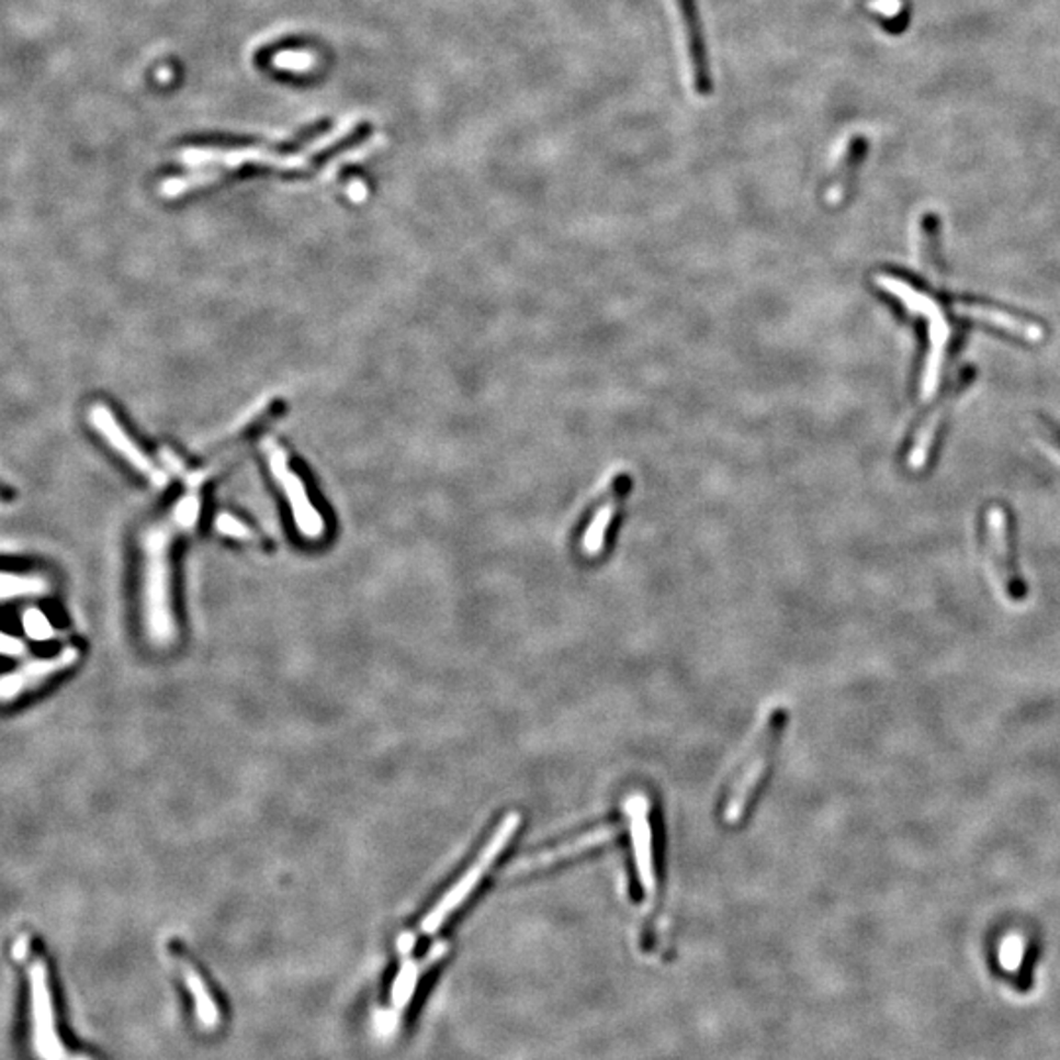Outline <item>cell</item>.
<instances>
[{
    "instance_id": "cell-13",
    "label": "cell",
    "mask_w": 1060,
    "mask_h": 1060,
    "mask_svg": "<svg viewBox=\"0 0 1060 1060\" xmlns=\"http://www.w3.org/2000/svg\"><path fill=\"white\" fill-rule=\"evenodd\" d=\"M676 2H678L681 22L686 26L689 61H691V74H693L696 91L701 97H709V94L713 93V77H711L709 56H707L703 24H701V19H699L698 0H676Z\"/></svg>"
},
{
    "instance_id": "cell-17",
    "label": "cell",
    "mask_w": 1060,
    "mask_h": 1060,
    "mask_svg": "<svg viewBox=\"0 0 1060 1060\" xmlns=\"http://www.w3.org/2000/svg\"><path fill=\"white\" fill-rule=\"evenodd\" d=\"M448 950L447 940H440L435 949L428 952L425 958H407L403 962V967L399 970V977L395 980L393 984V992H391V1005H393V1012L401 1015L407 1007H409L410 1000L415 995V990L419 986L420 978L427 974L430 968L437 965L440 958L444 957V952Z\"/></svg>"
},
{
    "instance_id": "cell-5",
    "label": "cell",
    "mask_w": 1060,
    "mask_h": 1060,
    "mask_svg": "<svg viewBox=\"0 0 1060 1060\" xmlns=\"http://www.w3.org/2000/svg\"><path fill=\"white\" fill-rule=\"evenodd\" d=\"M780 713L768 719L764 726V733L756 738L751 753L744 758L743 766L738 768L735 780L731 783V791L726 798L725 821L736 823L741 821L748 803L753 800L754 793L758 790V783L763 781L766 768L770 764V753H773L776 735L780 733Z\"/></svg>"
},
{
    "instance_id": "cell-21",
    "label": "cell",
    "mask_w": 1060,
    "mask_h": 1060,
    "mask_svg": "<svg viewBox=\"0 0 1060 1060\" xmlns=\"http://www.w3.org/2000/svg\"><path fill=\"white\" fill-rule=\"evenodd\" d=\"M47 591H49V582L46 577L36 576V574L0 572V601L44 596Z\"/></svg>"
},
{
    "instance_id": "cell-2",
    "label": "cell",
    "mask_w": 1060,
    "mask_h": 1060,
    "mask_svg": "<svg viewBox=\"0 0 1060 1060\" xmlns=\"http://www.w3.org/2000/svg\"><path fill=\"white\" fill-rule=\"evenodd\" d=\"M519 825H521V815L519 813H509L507 817L503 819L499 827L495 828L494 835L487 841L484 850L475 858L472 866L465 870V875L460 876V880L444 893V898L428 912L425 920L420 921V935H435L444 925V921L452 913L456 912L458 907L472 895L475 888L484 880L487 870L501 856L503 848L507 847L509 841L515 837Z\"/></svg>"
},
{
    "instance_id": "cell-16",
    "label": "cell",
    "mask_w": 1060,
    "mask_h": 1060,
    "mask_svg": "<svg viewBox=\"0 0 1060 1060\" xmlns=\"http://www.w3.org/2000/svg\"><path fill=\"white\" fill-rule=\"evenodd\" d=\"M629 492V480L619 477L607 494L599 499L596 511L591 515V521L587 522L584 537H582V549L586 556H597L604 549L607 530L611 527L614 512L619 511V503L623 501L624 495Z\"/></svg>"
},
{
    "instance_id": "cell-7",
    "label": "cell",
    "mask_w": 1060,
    "mask_h": 1060,
    "mask_svg": "<svg viewBox=\"0 0 1060 1060\" xmlns=\"http://www.w3.org/2000/svg\"><path fill=\"white\" fill-rule=\"evenodd\" d=\"M263 450L268 454L271 474L280 482L281 489L287 497L289 507L293 511V519H295V525L301 530V534L307 537L308 540L320 539L325 534V521L318 515L317 509L313 507V503L305 492V485L298 480V475L293 470H289L285 452L271 440L263 442Z\"/></svg>"
},
{
    "instance_id": "cell-15",
    "label": "cell",
    "mask_w": 1060,
    "mask_h": 1060,
    "mask_svg": "<svg viewBox=\"0 0 1060 1060\" xmlns=\"http://www.w3.org/2000/svg\"><path fill=\"white\" fill-rule=\"evenodd\" d=\"M171 958L176 962V967L179 968V974L183 978L185 982L187 992L193 997V1004H195V1014L199 1017V1022L206 1029H214L221 1024V1004L216 1000L211 986L206 984L205 977L203 972L195 967V962L191 958L187 957L185 952L181 949L171 950Z\"/></svg>"
},
{
    "instance_id": "cell-23",
    "label": "cell",
    "mask_w": 1060,
    "mask_h": 1060,
    "mask_svg": "<svg viewBox=\"0 0 1060 1060\" xmlns=\"http://www.w3.org/2000/svg\"><path fill=\"white\" fill-rule=\"evenodd\" d=\"M26 652H29V649H26L24 641H20V639L12 636V634L0 633V654L20 658V656H24Z\"/></svg>"
},
{
    "instance_id": "cell-12",
    "label": "cell",
    "mask_w": 1060,
    "mask_h": 1060,
    "mask_svg": "<svg viewBox=\"0 0 1060 1060\" xmlns=\"http://www.w3.org/2000/svg\"><path fill=\"white\" fill-rule=\"evenodd\" d=\"M629 819H631V837H633L634 860L641 878V886L649 898L656 893V868H654V845H652L651 817H649V800L644 796H631L627 803Z\"/></svg>"
},
{
    "instance_id": "cell-1",
    "label": "cell",
    "mask_w": 1060,
    "mask_h": 1060,
    "mask_svg": "<svg viewBox=\"0 0 1060 1060\" xmlns=\"http://www.w3.org/2000/svg\"><path fill=\"white\" fill-rule=\"evenodd\" d=\"M201 503L196 497L179 501L168 521L144 532L142 552V623L156 649H168L177 639L176 611L171 596V544L179 530L193 527Z\"/></svg>"
},
{
    "instance_id": "cell-11",
    "label": "cell",
    "mask_w": 1060,
    "mask_h": 1060,
    "mask_svg": "<svg viewBox=\"0 0 1060 1060\" xmlns=\"http://www.w3.org/2000/svg\"><path fill=\"white\" fill-rule=\"evenodd\" d=\"M77 658H79L77 649H64L56 656L24 662L16 670L0 676V703H9L29 693L30 689L37 688L46 679L56 676L57 672L71 668Z\"/></svg>"
},
{
    "instance_id": "cell-24",
    "label": "cell",
    "mask_w": 1060,
    "mask_h": 1060,
    "mask_svg": "<svg viewBox=\"0 0 1060 1060\" xmlns=\"http://www.w3.org/2000/svg\"><path fill=\"white\" fill-rule=\"evenodd\" d=\"M902 0H876L875 10H878L886 19H902Z\"/></svg>"
},
{
    "instance_id": "cell-20",
    "label": "cell",
    "mask_w": 1060,
    "mask_h": 1060,
    "mask_svg": "<svg viewBox=\"0 0 1060 1060\" xmlns=\"http://www.w3.org/2000/svg\"><path fill=\"white\" fill-rule=\"evenodd\" d=\"M939 236V216L933 213L923 214L920 226V260L921 268L925 273H929L931 278H939L943 273Z\"/></svg>"
},
{
    "instance_id": "cell-4",
    "label": "cell",
    "mask_w": 1060,
    "mask_h": 1060,
    "mask_svg": "<svg viewBox=\"0 0 1060 1060\" xmlns=\"http://www.w3.org/2000/svg\"><path fill=\"white\" fill-rule=\"evenodd\" d=\"M30 1042L37 1060H74L57 1033L46 962L36 957L29 967Z\"/></svg>"
},
{
    "instance_id": "cell-25",
    "label": "cell",
    "mask_w": 1060,
    "mask_h": 1060,
    "mask_svg": "<svg viewBox=\"0 0 1060 1060\" xmlns=\"http://www.w3.org/2000/svg\"><path fill=\"white\" fill-rule=\"evenodd\" d=\"M1039 428H1041L1042 437L1047 438L1051 442L1052 447L1057 448L1060 452V425H1057L1055 420L1049 419V417H1041V422H1039Z\"/></svg>"
},
{
    "instance_id": "cell-22",
    "label": "cell",
    "mask_w": 1060,
    "mask_h": 1060,
    "mask_svg": "<svg viewBox=\"0 0 1060 1060\" xmlns=\"http://www.w3.org/2000/svg\"><path fill=\"white\" fill-rule=\"evenodd\" d=\"M216 529L221 530L226 537H234V539L250 540L253 539L251 530L244 525V522L236 521L234 517H226V515H221L218 521H216Z\"/></svg>"
},
{
    "instance_id": "cell-10",
    "label": "cell",
    "mask_w": 1060,
    "mask_h": 1060,
    "mask_svg": "<svg viewBox=\"0 0 1060 1060\" xmlns=\"http://www.w3.org/2000/svg\"><path fill=\"white\" fill-rule=\"evenodd\" d=\"M89 420L93 425L94 430L101 435V437L109 442V447L119 452L128 464L138 470L146 480H149L151 484L161 487L163 484H168V475L163 474L159 470L158 465L154 464L144 452L142 448L132 440L126 430L122 428L121 422L114 419L112 410L103 405V403H94L91 410H89Z\"/></svg>"
},
{
    "instance_id": "cell-3",
    "label": "cell",
    "mask_w": 1060,
    "mask_h": 1060,
    "mask_svg": "<svg viewBox=\"0 0 1060 1060\" xmlns=\"http://www.w3.org/2000/svg\"><path fill=\"white\" fill-rule=\"evenodd\" d=\"M876 281H878L880 287L890 291L892 295L900 298L903 305H907L912 311H917L929 320L931 356L927 372H925V385H923L925 395H929L931 390L937 383L945 358L949 353V346H952V328L943 315L940 301H937V298L933 301L923 289L912 285V281L893 278L890 273H880Z\"/></svg>"
},
{
    "instance_id": "cell-6",
    "label": "cell",
    "mask_w": 1060,
    "mask_h": 1060,
    "mask_svg": "<svg viewBox=\"0 0 1060 1060\" xmlns=\"http://www.w3.org/2000/svg\"><path fill=\"white\" fill-rule=\"evenodd\" d=\"M986 532L990 556L994 560L995 572L1004 584L1005 594L1012 601H1024L1027 597V586L1017 567L1014 521L1004 505L988 507Z\"/></svg>"
},
{
    "instance_id": "cell-18",
    "label": "cell",
    "mask_w": 1060,
    "mask_h": 1060,
    "mask_svg": "<svg viewBox=\"0 0 1060 1060\" xmlns=\"http://www.w3.org/2000/svg\"><path fill=\"white\" fill-rule=\"evenodd\" d=\"M614 835H617V828L614 827L597 828V831H591L587 835L577 837L576 841H567L566 845H562V847L550 848L546 853H540V855L525 858L521 862H517L515 872H527V870H534V868H542V866L556 865L560 860L570 858V856L579 855V853H584L587 848L604 845L607 841H611Z\"/></svg>"
},
{
    "instance_id": "cell-8",
    "label": "cell",
    "mask_w": 1060,
    "mask_h": 1060,
    "mask_svg": "<svg viewBox=\"0 0 1060 1060\" xmlns=\"http://www.w3.org/2000/svg\"><path fill=\"white\" fill-rule=\"evenodd\" d=\"M340 138V132L336 131L325 140H318L303 154L297 156H278L263 149H187L183 154L187 163L191 166H206V163H221L224 168H238L244 163H260V166H271L280 169H298L308 166L311 158L325 149L330 142Z\"/></svg>"
},
{
    "instance_id": "cell-14",
    "label": "cell",
    "mask_w": 1060,
    "mask_h": 1060,
    "mask_svg": "<svg viewBox=\"0 0 1060 1060\" xmlns=\"http://www.w3.org/2000/svg\"><path fill=\"white\" fill-rule=\"evenodd\" d=\"M957 305L965 313H968V317L978 318L986 325L995 326L1000 330H1005V332L1029 340V342H1037L1045 336V330L1037 320L1022 317V315L1012 313V311L1000 307V305H992L986 301H974V298H958Z\"/></svg>"
},
{
    "instance_id": "cell-9",
    "label": "cell",
    "mask_w": 1060,
    "mask_h": 1060,
    "mask_svg": "<svg viewBox=\"0 0 1060 1060\" xmlns=\"http://www.w3.org/2000/svg\"><path fill=\"white\" fill-rule=\"evenodd\" d=\"M974 377H977V370L972 365L962 368L958 372L957 377L952 380V385H950L949 390L945 391L939 399H937V405L931 409L929 415L923 417L920 430H917L915 440H913L912 454H910V465L912 467L920 470V467L927 464V460L933 454V450L937 448L940 430L945 427V420L949 417L952 405L972 385Z\"/></svg>"
},
{
    "instance_id": "cell-19",
    "label": "cell",
    "mask_w": 1060,
    "mask_h": 1060,
    "mask_svg": "<svg viewBox=\"0 0 1060 1060\" xmlns=\"http://www.w3.org/2000/svg\"><path fill=\"white\" fill-rule=\"evenodd\" d=\"M866 154H868V140L865 136H855L848 144L845 156L838 161L837 169L833 171V177L828 179L827 193H825L827 203L837 205L847 196L858 176V169L865 163Z\"/></svg>"
}]
</instances>
